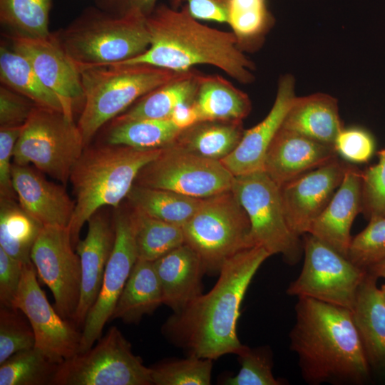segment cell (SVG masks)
<instances>
[{
	"label": "cell",
	"instance_id": "obj_12",
	"mask_svg": "<svg viewBox=\"0 0 385 385\" xmlns=\"http://www.w3.org/2000/svg\"><path fill=\"white\" fill-rule=\"evenodd\" d=\"M234 177L220 161L170 145L140 170L135 184L203 199L231 190Z\"/></svg>",
	"mask_w": 385,
	"mask_h": 385
},
{
	"label": "cell",
	"instance_id": "obj_42",
	"mask_svg": "<svg viewBox=\"0 0 385 385\" xmlns=\"http://www.w3.org/2000/svg\"><path fill=\"white\" fill-rule=\"evenodd\" d=\"M378 156L376 164L362 171L361 212L368 220L385 217V149Z\"/></svg>",
	"mask_w": 385,
	"mask_h": 385
},
{
	"label": "cell",
	"instance_id": "obj_22",
	"mask_svg": "<svg viewBox=\"0 0 385 385\" xmlns=\"http://www.w3.org/2000/svg\"><path fill=\"white\" fill-rule=\"evenodd\" d=\"M337 155L333 146L281 126L267 150L263 170L280 187Z\"/></svg>",
	"mask_w": 385,
	"mask_h": 385
},
{
	"label": "cell",
	"instance_id": "obj_1",
	"mask_svg": "<svg viewBox=\"0 0 385 385\" xmlns=\"http://www.w3.org/2000/svg\"><path fill=\"white\" fill-rule=\"evenodd\" d=\"M270 256L255 245L229 259L208 292L166 319L163 336L187 356L215 360L239 354L245 346L237 331L241 304L252 278Z\"/></svg>",
	"mask_w": 385,
	"mask_h": 385
},
{
	"label": "cell",
	"instance_id": "obj_4",
	"mask_svg": "<svg viewBox=\"0 0 385 385\" xmlns=\"http://www.w3.org/2000/svg\"><path fill=\"white\" fill-rule=\"evenodd\" d=\"M162 150L108 143L85 148L69 178L75 196V209L69 225L74 247L89 218L105 206L118 207L140 170Z\"/></svg>",
	"mask_w": 385,
	"mask_h": 385
},
{
	"label": "cell",
	"instance_id": "obj_37",
	"mask_svg": "<svg viewBox=\"0 0 385 385\" xmlns=\"http://www.w3.org/2000/svg\"><path fill=\"white\" fill-rule=\"evenodd\" d=\"M52 0H0V20L14 33L42 37L48 29Z\"/></svg>",
	"mask_w": 385,
	"mask_h": 385
},
{
	"label": "cell",
	"instance_id": "obj_3",
	"mask_svg": "<svg viewBox=\"0 0 385 385\" xmlns=\"http://www.w3.org/2000/svg\"><path fill=\"white\" fill-rule=\"evenodd\" d=\"M150 37L142 54L118 63L147 64L183 73L210 65L235 81L247 84L255 76L254 63L244 54L234 33L211 28L181 10L160 4L147 19Z\"/></svg>",
	"mask_w": 385,
	"mask_h": 385
},
{
	"label": "cell",
	"instance_id": "obj_45",
	"mask_svg": "<svg viewBox=\"0 0 385 385\" xmlns=\"http://www.w3.org/2000/svg\"><path fill=\"white\" fill-rule=\"evenodd\" d=\"M23 125L0 127V197L16 196L12 183L11 160Z\"/></svg>",
	"mask_w": 385,
	"mask_h": 385
},
{
	"label": "cell",
	"instance_id": "obj_18",
	"mask_svg": "<svg viewBox=\"0 0 385 385\" xmlns=\"http://www.w3.org/2000/svg\"><path fill=\"white\" fill-rule=\"evenodd\" d=\"M87 222L86 235L75 247L81 265V297L74 319L80 329L100 293L115 238L113 217L99 210Z\"/></svg>",
	"mask_w": 385,
	"mask_h": 385
},
{
	"label": "cell",
	"instance_id": "obj_16",
	"mask_svg": "<svg viewBox=\"0 0 385 385\" xmlns=\"http://www.w3.org/2000/svg\"><path fill=\"white\" fill-rule=\"evenodd\" d=\"M8 37L11 47L27 58L43 84L61 100L66 114L73 118L74 109L84 101L81 76L56 33L42 37L13 33Z\"/></svg>",
	"mask_w": 385,
	"mask_h": 385
},
{
	"label": "cell",
	"instance_id": "obj_40",
	"mask_svg": "<svg viewBox=\"0 0 385 385\" xmlns=\"http://www.w3.org/2000/svg\"><path fill=\"white\" fill-rule=\"evenodd\" d=\"M241 365L239 372L223 381L226 385H280L283 381L272 372V354L266 347L247 346L237 354Z\"/></svg>",
	"mask_w": 385,
	"mask_h": 385
},
{
	"label": "cell",
	"instance_id": "obj_2",
	"mask_svg": "<svg viewBox=\"0 0 385 385\" xmlns=\"http://www.w3.org/2000/svg\"><path fill=\"white\" fill-rule=\"evenodd\" d=\"M290 349L298 356L305 381L355 385L370 376L351 311L309 297H298Z\"/></svg>",
	"mask_w": 385,
	"mask_h": 385
},
{
	"label": "cell",
	"instance_id": "obj_48",
	"mask_svg": "<svg viewBox=\"0 0 385 385\" xmlns=\"http://www.w3.org/2000/svg\"><path fill=\"white\" fill-rule=\"evenodd\" d=\"M158 0H96L98 9L110 15L121 16L132 12L148 17L155 9Z\"/></svg>",
	"mask_w": 385,
	"mask_h": 385
},
{
	"label": "cell",
	"instance_id": "obj_23",
	"mask_svg": "<svg viewBox=\"0 0 385 385\" xmlns=\"http://www.w3.org/2000/svg\"><path fill=\"white\" fill-rule=\"evenodd\" d=\"M163 304L177 312L202 294L205 272L197 253L183 244L153 262Z\"/></svg>",
	"mask_w": 385,
	"mask_h": 385
},
{
	"label": "cell",
	"instance_id": "obj_36",
	"mask_svg": "<svg viewBox=\"0 0 385 385\" xmlns=\"http://www.w3.org/2000/svg\"><path fill=\"white\" fill-rule=\"evenodd\" d=\"M36 347L0 364V385H52L58 365Z\"/></svg>",
	"mask_w": 385,
	"mask_h": 385
},
{
	"label": "cell",
	"instance_id": "obj_47",
	"mask_svg": "<svg viewBox=\"0 0 385 385\" xmlns=\"http://www.w3.org/2000/svg\"><path fill=\"white\" fill-rule=\"evenodd\" d=\"M190 15L198 21L228 22L229 0H184Z\"/></svg>",
	"mask_w": 385,
	"mask_h": 385
},
{
	"label": "cell",
	"instance_id": "obj_26",
	"mask_svg": "<svg viewBox=\"0 0 385 385\" xmlns=\"http://www.w3.org/2000/svg\"><path fill=\"white\" fill-rule=\"evenodd\" d=\"M193 104L199 122H242L252 108L246 93L217 75L200 74Z\"/></svg>",
	"mask_w": 385,
	"mask_h": 385
},
{
	"label": "cell",
	"instance_id": "obj_29",
	"mask_svg": "<svg viewBox=\"0 0 385 385\" xmlns=\"http://www.w3.org/2000/svg\"><path fill=\"white\" fill-rule=\"evenodd\" d=\"M200 73L192 69L149 92L114 119H170L174 109L193 102Z\"/></svg>",
	"mask_w": 385,
	"mask_h": 385
},
{
	"label": "cell",
	"instance_id": "obj_5",
	"mask_svg": "<svg viewBox=\"0 0 385 385\" xmlns=\"http://www.w3.org/2000/svg\"><path fill=\"white\" fill-rule=\"evenodd\" d=\"M78 70L84 101L77 125L86 147L105 124L149 92L185 73L138 63H111Z\"/></svg>",
	"mask_w": 385,
	"mask_h": 385
},
{
	"label": "cell",
	"instance_id": "obj_38",
	"mask_svg": "<svg viewBox=\"0 0 385 385\" xmlns=\"http://www.w3.org/2000/svg\"><path fill=\"white\" fill-rule=\"evenodd\" d=\"M212 361L194 356L162 360L150 367L153 385H210Z\"/></svg>",
	"mask_w": 385,
	"mask_h": 385
},
{
	"label": "cell",
	"instance_id": "obj_33",
	"mask_svg": "<svg viewBox=\"0 0 385 385\" xmlns=\"http://www.w3.org/2000/svg\"><path fill=\"white\" fill-rule=\"evenodd\" d=\"M181 130L170 119H113L105 143L141 150L160 149L170 145Z\"/></svg>",
	"mask_w": 385,
	"mask_h": 385
},
{
	"label": "cell",
	"instance_id": "obj_10",
	"mask_svg": "<svg viewBox=\"0 0 385 385\" xmlns=\"http://www.w3.org/2000/svg\"><path fill=\"white\" fill-rule=\"evenodd\" d=\"M52 385H153L150 369L116 327L58 365Z\"/></svg>",
	"mask_w": 385,
	"mask_h": 385
},
{
	"label": "cell",
	"instance_id": "obj_6",
	"mask_svg": "<svg viewBox=\"0 0 385 385\" xmlns=\"http://www.w3.org/2000/svg\"><path fill=\"white\" fill-rule=\"evenodd\" d=\"M146 19L137 12L115 16L98 8L88 9L56 34L77 68L118 63L148 48L150 37Z\"/></svg>",
	"mask_w": 385,
	"mask_h": 385
},
{
	"label": "cell",
	"instance_id": "obj_9",
	"mask_svg": "<svg viewBox=\"0 0 385 385\" xmlns=\"http://www.w3.org/2000/svg\"><path fill=\"white\" fill-rule=\"evenodd\" d=\"M231 190L248 216L254 245L281 255L289 265L297 263L303 244L288 225L280 187L259 170L235 176Z\"/></svg>",
	"mask_w": 385,
	"mask_h": 385
},
{
	"label": "cell",
	"instance_id": "obj_21",
	"mask_svg": "<svg viewBox=\"0 0 385 385\" xmlns=\"http://www.w3.org/2000/svg\"><path fill=\"white\" fill-rule=\"evenodd\" d=\"M361 209L362 170L349 164L342 183L308 233L347 257L351 227Z\"/></svg>",
	"mask_w": 385,
	"mask_h": 385
},
{
	"label": "cell",
	"instance_id": "obj_25",
	"mask_svg": "<svg viewBox=\"0 0 385 385\" xmlns=\"http://www.w3.org/2000/svg\"><path fill=\"white\" fill-rule=\"evenodd\" d=\"M282 126L332 146L344 128L337 100L322 93L296 96Z\"/></svg>",
	"mask_w": 385,
	"mask_h": 385
},
{
	"label": "cell",
	"instance_id": "obj_30",
	"mask_svg": "<svg viewBox=\"0 0 385 385\" xmlns=\"http://www.w3.org/2000/svg\"><path fill=\"white\" fill-rule=\"evenodd\" d=\"M0 80L36 106L66 113L61 100L43 84L27 58L4 44L0 47Z\"/></svg>",
	"mask_w": 385,
	"mask_h": 385
},
{
	"label": "cell",
	"instance_id": "obj_43",
	"mask_svg": "<svg viewBox=\"0 0 385 385\" xmlns=\"http://www.w3.org/2000/svg\"><path fill=\"white\" fill-rule=\"evenodd\" d=\"M337 155L351 163H367L375 151V140L367 130L344 127L337 136L333 145Z\"/></svg>",
	"mask_w": 385,
	"mask_h": 385
},
{
	"label": "cell",
	"instance_id": "obj_8",
	"mask_svg": "<svg viewBox=\"0 0 385 385\" xmlns=\"http://www.w3.org/2000/svg\"><path fill=\"white\" fill-rule=\"evenodd\" d=\"M86 146L73 118L36 106L16 141L13 163L28 165L66 185Z\"/></svg>",
	"mask_w": 385,
	"mask_h": 385
},
{
	"label": "cell",
	"instance_id": "obj_49",
	"mask_svg": "<svg viewBox=\"0 0 385 385\" xmlns=\"http://www.w3.org/2000/svg\"><path fill=\"white\" fill-rule=\"evenodd\" d=\"M170 119L180 130L186 129L199 122L193 102L178 105L173 111Z\"/></svg>",
	"mask_w": 385,
	"mask_h": 385
},
{
	"label": "cell",
	"instance_id": "obj_31",
	"mask_svg": "<svg viewBox=\"0 0 385 385\" xmlns=\"http://www.w3.org/2000/svg\"><path fill=\"white\" fill-rule=\"evenodd\" d=\"M126 199L129 205L145 215L183 227L194 215L202 199L171 190L134 184Z\"/></svg>",
	"mask_w": 385,
	"mask_h": 385
},
{
	"label": "cell",
	"instance_id": "obj_28",
	"mask_svg": "<svg viewBox=\"0 0 385 385\" xmlns=\"http://www.w3.org/2000/svg\"><path fill=\"white\" fill-rule=\"evenodd\" d=\"M244 131L242 122L200 121L182 130L171 145L207 159L221 161L234 151Z\"/></svg>",
	"mask_w": 385,
	"mask_h": 385
},
{
	"label": "cell",
	"instance_id": "obj_27",
	"mask_svg": "<svg viewBox=\"0 0 385 385\" xmlns=\"http://www.w3.org/2000/svg\"><path fill=\"white\" fill-rule=\"evenodd\" d=\"M163 304L162 289L153 262L138 258L117 300L111 320L138 323Z\"/></svg>",
	"mask_w": 385,
	"mask_h": 385
},
{
	"label": "cell",
	"instance_id": "obj_51",
	"mask_svg": "<svg viewBox=\"0 0 385 385\" xmlns=\"http://www.w3.org/2000/svg\"><path fill=\"white\" fill-rule=\"evenodd\" d=\"M173 8L178 9L184 0H170Z\"/></svg>",
	"mask_w": 385,
	"mask_h": 385
},
{
	"label": "cell",
	"instance_id": "obj_34",
	"mask_svg": "<svg viewBox=\"0 0 385 385\" xmlns=\"http://www.w3.org/2000/svg\"><path fill=\"white\" fill-rule=\"evenodd\" d=\"M130 208L139 259L154 262L185 244L182 227L155 219L136 209Z\"/></svg>",
	"mask_w": 385,
	"mask_h": 385
},
{
	"label": "cell",
	"instance_id": "obj_13",
	"mask_svg": "<svg viewBox=\"0 0 385 385\" xmlns=\"http://www.w3.org/2000/svg\"><path fill=\"white\" fill-rule=\"evenodd\" d=\"M73 247L69 227L43 226L31 260L38 279L52 292L58 314L74 323L81 297V265Z\"/></svg>",
	"mask_w": 385,
	"mask_h": 385
},
{
	"label": "cell",
	"instance_id": "obj_7",
	"mask_svg": "<svg viewBox=\"0 0 385 385\" xmlns=\"http://www.w3.org/2000/svg\"><path fill=\"white\" fill-rule=\"evenodd\" d=\"M182 227L185 243L199 256L207 275L218 276L229 259L255 246L248 216L231 190L203 198Z\"/></svg>",
	"mask_w": 385,
	"mask_h": 385
},
{
	"label": "cell",
	"instance_id": "obj_24",
	"mask_svg": "<svg viewBox=\"0 0 385 385\" xmlns=\"http://www.w3.org/2000/svg\"><path fill=\"white\" fill-rule=\"evenodd\" d=\"M376 281L367 271L351 314L370 368L385 377V302Z\"/></svg>",
	"mask_w": 385,
	"mask_h": 385
},
{
	"label": "cell",
	"instance_id": "obj_17",
	"mask_svg": "<svg viewBox=\"0 0 385 385\" xmlns=\"http://www.w3.org/2000/svg\"><path fill=\"white\" fill-rule=\"evenodd\" d=\"M348 165L337 158L280 186L286 219L294 234L309 232L342 183Z\"/></svg>",
	"mask_w": 385,
	"mask_h": 385
},
{
	"label": "cell",
	"instance_id": "obj_14",
	"mask_svg": "<svg viewBox=\"0 0 385 385\" xmlns=\"http://www.w3.org/2000/svg\"><path fill=\"white\" fill-rule=\"evenodd\" d=\"M14 308L27 317L35 335V347L51 360L61 364L78 353L82 332L51 305L38 282L32 262L24 265Z\"/></svg>",
	"mask_w": 385,
	"mask_h": 385
},
{
	"label": "cell",
	"instance_id": "obj_11",
	"mask_svg": "<svg viewBox=\"0 0 385 385\" xmlns=\"http://www.w3.org/2000/svg\"><path fill=\"white\" fill-rule=\"evenodd\" d=\"M303 236V267L288 286L287 294L312 298L351 311L367 270L313 235L307 233Z\"/></svg>",
	"mask_w": 385,
	"mask_h": 385
},
{
	"label": "cell",
	"instance_id": "obj_35",
	"mask_svg": "<svg viewBox=\"0 0 385 385\" xmlns=\"http://www.w3.org/2000/svg\"><path fill=\"white\" fill-rule=\"evenodd\" d=\"M227 24L245 51L259 48L272 27L267 0H229Z\"/></svg>",
	"mask_w": 385,
	"mask_h": 385
},
{
	"label": "cell",
	"instance_id": "obj_46",
	"mask_svg": "<svg viewBox=\"0 0 385 385\" xmlns=\"http://www.w3.org/2000/svg\"><path fill=\"white\" fill-rule=\"evenodd\" d=\"M24 265L0 247V307L14 308Z\"/></svg>",
	"mask_w": 385,
	"mask_h": 385
},
{
	"label": "cell",
	"instance_id": "obj_44",
	"mask_svg": "<svg viewBox=\"0 0 385 385\" xmlns=\"http://www.w3.org/2000/svg\"><path fill=\"white\" fill-rule=\"evenodd\" d=\"M36 105L19 93L2 85L0 87V127L23 125Z\"/></svg>",
	"mask_w": 385,
	"mask_h": 385
},
{
	"label": "cell",
	"instance_id": "obj_50",
	"mask_svg": "<svg viewBox=\"0 0 385 385\" xmlns=\"http://www.w3.org/2000/svg\"><path fill=\"white\" fill-rule=\"evenodd\" d=\"M367 271L375 275L377 278H385V260L371 267Z\"/></svg>",
	"mask_w": 385,
	"mask_h": 385
},
{
	"label": "cell",
	"instance_id": "obj_19",
	"mask_svg": "<svg viewBox=\"0 0 385 385\" xmlns=\"http://www.w3.org/2000/svg\"><path fill=\"white\" fill-rule=\"evenodd\" d=\"M294 88L295 80L292 75L280 77L268 114L258 124L245 130L234 151L220 161L234 176L263 170L267 150L296 97Z\"/></svg>",
	"mask_w": 385,
	"mask_h": 385
},
{
	"label": "cell",
	"instance_id": "obj_15",
	"mask_svg": "<svg viewBox=\"0 0 385 385\" xmlns=\"http://www.w3.org/2000/svg\"><path fill=\"white\" fill-rule=\"evenodd\" d=\"M120 207V206H119ZM117 207L113 215L115 238L98 297L81 329L78 353L91 349L111 321L117 300L138 259L131 208Z\"/></svg>",
	"mask_w": 385,
	"mask_h": 385
},
{
	"label": "cell",
	"instance_id": "obj_32",
	"mask_svg": "<svg viewBox=\"0 0 385 385\" xmlns=\"http://www.w3.org/2000/svg\"><path fill=\"white\" fill-rule=\"evenodd\" d=\"M43 225L15 198L0 197V247L24 264L31 262L33 246Z\"/></svg>",
	"mask_w": 385,
	"mask_h": 385
},
{
	"label": "cell",
	"instance_id": "obj_39",
	"mask_svg": "<svg viewBox=\"0 0 385 385\" xmlns=\"http://www.w3.org/2000/svg\"><path fill=\"white\" fill-rule=\"evenodd\" d=\"M31 325L16 308L0 307V364L14 354L35 347Z\"/></svg>",
	"mask_w": 385,
	"mask_h": 385
},
{
	"label": "cell",
	"instance_id": "obj_52",
	"mask_svg": "<svg viewBox=\"0 0 385 385\" xmlns=\"http://www.w3.org/2000/svg\"><path fill=\"white\" fill-rule=\"evenodd\" d=\"M380 290H381V295H382V297L384 300V302H385V284H384L381 288H380Z\"/></svg>",
	"mask_w": 385,
	"mask_h": 385
},
{
	"label": "cell",
	"instance_id": "obj_41",
	"mask_svg": "<svg viewBox=\"0 0 385 385\" xmlns=\"http://www.w3.org/2000/svg\"><path fill=\"white\" fill-rule=\"evenodd\" d=\"M347 257L366 270L385 260V217L369 220L367 226L352 237Z\"/></svg>",
	"mask_w": 385,
	"mask_h": 385
},
{
	"label": "cell",
	"instance_id": "obj_20",
	"mask_svg": "<svg viewBox=\"0 0 385 385\" xmlns=\"http://www.w3.org/2000/svg\"><path fill=\"white\" fill-rule=\"evenodd\" d=\"M28 165L11 167L13 187L21 207L43 226L69 227L75 200L64 185L48 181Z\"/></svg>",
	"mask_w": 385,
	"mask_h": 385
}]
</instances>
